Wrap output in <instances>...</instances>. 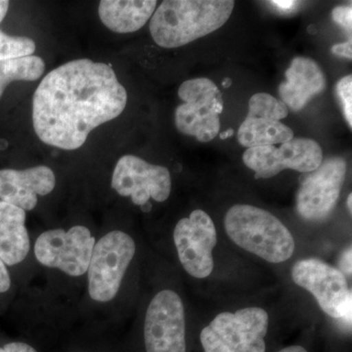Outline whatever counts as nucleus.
<instances>
[{
	"instance_id": "1",
	"label": "nucleus",
	"mask_w": 352,
	"mask_h": 352,
	"mask_svg": "<svg viewBox=\"0 0 352 352\" xmlns=\"http://www.w3.org/2000/svg\"><path fill=\"white\" fill-rule=\"evenodd\" d=\"M127 104L126 88L112 67L76 59L52 69L32 98V124L45 144L76 150L90 132L119 117Z\"/></svg>"
},
{
	"instance_id": "2",
	"label": "nucleus",
	"mask_w": 352,
	"mask_h": 352,
	"mask_svg": "<svg viewBox=\"0 0 352 352\" xmlns=\"http://www.w3.org/2000/svg\"><path fill=\"white\" fill-rule=\"evenodd\" d=\"M234 6L231 0H166L153 14L150 32L161 47H180L220 29Z\"/></svg>"
},
{
	"instance_id": "3",
	"label": "nucleus",
	"mask_w": 352,
	"mask_h": 352,
	"mask_svg": "<svg viewBox=\"0 0 352 352\" xmlns=\"http://www.w3.org/2000/svg\"><path fill=\"white\" fill-rule=\"evenodd\" d=\"M224 226L236 245L268 263H284L295 252V240L289 229L263 208L233 206L226 212Z\"/></svg>"
},
{
	"instance_id": "4",
	"label": "nucleus",
	"mask_w": 352,
	"mask_h": 352,
	"mask_svg": "<svg viewBox=\"0 0 352 352\" xmlns=\"http://www.w3.org/2000/svg\"><path fill=\"white\" fill-rule=\"evenodd\" d=\"M270 316L263 308L222 312L203 329L205 352H265Z\"/></svg>"
},
{
	"instance_id": "5",
	"label": "nucleus",
	"mask_w": 352,
	"mask_h": 352,
	"mask_svg": "<svg viewBox=\"0 0 352 352\" xmlns=\"http://www.w3.org/2000/svg\"><path fill=\"white\" fill-rule=\"evenodd\" d=\"M178 96L183 104L175 110L177 131L204 143L217 138L223 111V96L217 85L207 78H193L182 82Z\"/></svg>"
},
{
	"instance_id": "6",
	"label": "nucleus",
	"mask_w": 352,
	"mask_h": 352,
	"mask_svg": "<svg viewBox=\"0 0 352 352\" xmlns=\"http://www.w3.org/2000/svg\"><path fill=\"white\" fill-rule=\"evenodd\" d=\"M135 252V242L122 231L109 232L95 244L87 270L92 300L108 302L117 296Z\"/></svg>"
},
{
	"instance_id": "7",
	"label": "nucleus",
	"mask_w": 352,
	"mask_h": 352,
	"mask_svg": "<svg viewBox=\"0 0 352 352\" xmlns=\"http://www.w3.org/2000/svg\"><path fill=\"white\" fill-rule=\"evenodd\" d=\"M292 279L314 295L326 314L351 325V289L342 271L320 259L305 258L293 266Z\"/></svg>"
},
{
	"instance_id": "8",
	"label": "nucleus",
	"mask_w": 352,
	"mask_h": 352,
	"mask_svg": "<svg viewBox=\"0 0 352 352\" xmlns=\"http://www.w3.org/2000/svg\"><path fill=\"white\" fill-rule=\"evenodd\" d=\"M94 245L89 229L76 226L67 231L53 229L41 233L34 244V254L43 265L78 277L87 272Z\"/></svg>"
},
{
	"instance_id": "9",
	"label": "nucleus",
	"mask_w": 352,
	"mask_h": 352,
	"mask_svg": "<svg viewBox=\"0 0 352 352\" xmlns=\"http://www.w3.org/2000/svg\"><path fill=\"white\" fill-rule=\"evenodd\" d=\"M247 168L254 171L256 179L274 177L285 170L311 173L323 162V151L316 141L295 138L276 146L249 148L243 155Z\"/></svg>"
},
{
	"instance_id": "10",
	"label": "nucleus",
	"mask_w": 352,
	"mask_h": 352,
	"mask_svg": "<svg viewBox=\"0 0 352 352\" xmlns=\"http://www.w3.org/2000/svg\"><path fill=\"white\" fill-rule=\"evenodd\" d=\"M144 340L147 352H186V322L180 296L160 292L146 312Z\"/></svg>"
},
{
	"instance_id": "11",
	"label": "nucleus",
	"mask_w": 352,
	"mask_h": 352,
	"mask_svg": "<svg viewBox=\"0 0 352 352\" xmlns=\"http://www.w3.org/2000/svg\"><path fill=\"white\" fill-rule=\"evenodd\" d=\"M344 157H329L317 170L303 176L296 195V210L302 219L322 221L332 214L346 179Z\"/></svg>"
},
{
	"instance_id": "12",
	"label": "nucleus",
	"mask_w": 352,
	"mask_h": 352,
	"mask_svg": "<svg viewBox=\"0 0 352 352\" xmlns=\"http://www.w3.org/2000/svg\"><path fill=\"white\" fill-rule=\"evenodd\" d=\"M173 239L178 258L191 276L204 279L212 274L214 261L212 252L217 243V229L210 215L195 210L177 222Z\"/></svg>"
},
{
	"instance_id": "13",
	"label": "nucleus",
	"mask_w": 352,
	"mask_h": 352,
	"mask_svg": "<svg viewBox=\"0 0 352 352\" xmlns=\"http://www.w3.org/2000/svg\"><path fill=\"white\" fill-rule=\"evenodd\" d=\"M112 188L132 203L143 206L153 199L159 203L168 200L171 192L170 170L155 166L133 155L120 157L112 176Z\"/></svg>"
},
{
	"instance_id": "14",
	"label": "nucleus",
	"mask_w": 352,
	"mask_h": 352,
	"mask_svg": "<svg viewBox=\"0 0 352 352\" xmlns=\"http://www.w3.org/2000/svg\"><path fill=\"white\" fill-rule=\"evenodd\" d=\"M56 178L50 168L34 166L27 170H0V200L32 210L38 205V196H45L55 188Z\"/></svg>"
},
{
	"instance_id": "15",
	"label": "nucleus",
	"mask_w": 352,
	"mask_h": 352,
	"mask_svg": "<svg viewBox=\"0 0 352 352\" xmlns=\"http://www.w3.org/2000/svg\"><path fill=\"white\" fill-rule=\"evenodd\" d=\"M286 82L279 85L280 98L287 108L298 112L315 95L325 89L326 78L319 65L307 57L294 58L287 69Z\"/></svg>"
},
{
	"instance_id": "16",
	"label": "nucleus",
	"mask_w": 352,
	"mask_h": 352,
	"mask_svg": "<svg viewBox=\"0 0 352 352\" xmlns=\"http://www.w3.org/2000/svg\"><path fill=\"white\" fill-rule=\"evenodd\" d=\"M25 212L0 201V258L7 265L22 263L30 252Z\"/></svg>"
},
{
	"instance_id": "17",
	"label": "nucleus",
	"mask_w": 352,
	"mask_h": 352,
	"mask_svg": "<svg viewBox=\"0 0 352 352\" xmlns=\"http://www.w3.org/2000/svg\"><path fill=\"white\" fill-rule=\"evenodd\" d=\"M156 0H103L99 3L101 22L111 31L129 34L140 30L156 10Z\"/></svg>"
},
{
	"instance_id": "18",
	"label": "nucleus",
	"mask_w": 352,
	"mask_h": 352,
	"mask_svg": "<svg viewBox=\"0 0 352 352\" xmlns=\"http://www.w3.org/2000/svg\"><path fill=\"white\" fill-rule=\"evenodd\" d=\"M294 138V132L280 120L268 115L248 113L238 129V141L243 147L282 144Z\"/></svg>"
},
{
	"instance_id": "19",
	"label": "nucleus",
	"mask_w": 352,
	"mask_h": 352,
	"mask_svg": "<svg viewBox=\"0 0 352 352\" xmlns=\"http://www.w3.org/2000/svg\"><path fill=\"white\" fill-rule=\"evenodd\" d=\"M44 61L38 56H28L19 59L0 61V98L9 83L15 80L34 82L43 75Z\"/></svg>"
},
{
	"instance_id": "20",
	"label": "nucleus",
	"mask_w": 352,
	"mask_h": 352,
	"mask_svg": "<svg viewBox=\"0 0 352 352\" xmlns=\"http://www.w3.org/2000/svg\"><path fill=\"white\" fill-rule=\"evenodd\" d=\"M36 43L27 36H11L0 31V61L32 56Z\"/></svg>"
},
{
	"instance_id": "21",
	"label": "nucleus",
	"mask_w": 352,
	"mask_h": 352,
	"mask_svg": "<svg viewBox=\"0 0 352 352\" xmlns=\"http://www.w3.org/2000/svg\"><path fill=\"white\" fill-rule=\"evenodd\" d=\"M337 95L349 127H352V76L347 75L339 80Z\"/></svg>"
},
{
	"instance_id": "22",
	"label": "nucleus",
	"mask_w": 352,
	"mask_h": 352,
	"mask_svg": "<svg viewBox=\"0 0 352 352\" xmlns=\"http://www.w3.org/2000/svg\"><path fill=\"white\" fill-rule=\"evenodd\" d=\"M333 20L340 25V27L346 29V31H351L352 27V8L351 6H340L336 7L332 12Z\"/></svg>"
},
{
	"instance_id": "23",
	"label": "nucleus",
	"mask_w": 352,
	"mask_h": 352,
	"mask_svg": "<svg viewBox=\"0 0 352 352\" xmlns=\"http://www.w3.org/2000/svg\"><path fill=\"white\" fill-rule=\"evenodd\" d=\"M0 352H38L34 347L25 342H10L3 347H0Z\"/></svg>"
},
{
	"instance_id": "24",
	"label": "nucleus",
	"mask_w": 352,
	"mask_h": 352,
	"mask_svg": "<svg viewBox=\"0 0 352 352\" xmlns=\"http://www.w3.org/2000/svg\"><path fill=\"white\" fill-rule=\"evenodd\" d=\"M11 279L6 263L0 258V293H6L10 289Z\"/></svg>"
},
{
	"instance_id": "25",
	"label": "nucleus",
	"mask_w": 352,
	"mask_h": 352,
	"mask_svg": "<svg viewBox=\"0 0 352 352\" xmlns=\"http://www.w3.org/2000/svg\"><path fill=\"white\" fill-rule=\"evenodd\" d=\"M351 41H347V43H344L335 44L332 47V52L333 54L337 55V56L346 58V59H351Z\"/></svg>"
},
{
	"instance_id": "26",
	"label": "nucleus",
	"mask_w": 352,
	"mask_h": 352,
	"mask_svg": "<svg viewBox=\"0 0 352 352\" xmlns=\"http://www.w3.org/2000/svg\"><path fill=\"white\" fill-rule=\"evenodd\" d=\"M352 250L351 247L347 248L346 251L342 254V258H340V271L344 274L351 276V258H352Z\"/></svg>"
},
{
	"instance_id": "27",
	"label": "nucleus",
	"mask_w": 352,
	"mask_h": 352,
	"mask_svg": "<svg viewBox=\"0 0 352 352\" xmlns=\"http://www.w3.org/2000/svg\"><path fill=\"white\" fill-rule=\"evenodd\" d=\"M272 6H276L277 8L282 9V10H289V9L293 8L295 6V1H285V0H276V1H270Z\"/></svg>"
},
{
	"instance_id": "28",
	"label": "nucleus",
	"mask_w": 352,
	"mask_h": 352,
	"mask_svg": "<svg viewBox=\"0 0 352 352\" xmlns=\"http://www.w3.org/2000/svg\"><path fill=\"white\" fill-rule=\"evenodd\" d=\"M9 9V1H6V0H0V23L2 22V20L6 18L7 12H8Z\"/></svg>"
},
{
	"instance_id": "29",
	"label": "nucleus",
	"mask_w": 352,
	"mask_h": 352,
	"mask_svg": "<svg viewBox=\"0 0 352 352\" xmlns=\"http://www.w3.org/2000/svg\"><path fill=\"white\" fill-rule=\"evenodd\" d=\"M278 352H307L305 347L300 346H293L286 347V349H282V351Z\"/></svg>"
},
{
	"instance_id": "30",
	"label": "nucleus",
	"mask_w": 352,
	"mask_h": 352,
	"mask_svg": "<svg viewBox=\"0 0 352 352\" xmlns=\"http://www.w3.org/2000/svg\"><path fill=\"white\" fill-rule=\"evenodd\" d=\"M234 134V131L232 129H227L226 132H222V133H220V138L221 139H226L228 138H231Z\"/></svg>"
},
{
	"instance_id": "31",
	"label": "nucleus",
	"mask_w": 352,
	"mask_h": 352,
	"mask_svg": "<svg viewBox=\"0 0 352 352\" xmlns=\"http://www.w3.org/2000/svg\"><path fill=\"white\" fill-rule=\"evenodd\" d=\"M346 204H347V208H349V212H351H351H352V194L351 193L349 194V198H347Z\"/></svg>"
},
{
	"instance_id": "32",
	"label": "nucleus",
	"mask_w": 352,
	"mask_h": 352,
	"mask_svg": "<svg viewBox=\"0 0 352 352\" xmlns=\"http://www.w3.org/2000/svg\"><path fill=\"white\" fill-rule=\"evenodd\" d=\"M231 83H232V82H231V80L230 78H226V80H223V82H222V85H223L224 87H230L231 85Z\"/></svg>"
},
{
	"instance_id": "33",
	"label": "nucleus",
	"mask_w": 352,
	"mask_h": 352,
	"mask_svg": "<svg viewBox=\"0 0 352 352\" xmlns=\"http://www.w3.org/2000/svg\"><path fill=\"white\" fill-rule=\"evenodd\" d=\"M151 208H152V205H151V204H150V201H149V203H147V204H146V205L143 206L142 210H144V212H149V210H151Z\"/></svg>"
}]
</instances>
